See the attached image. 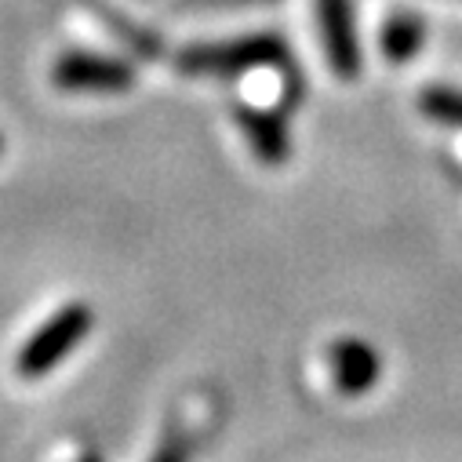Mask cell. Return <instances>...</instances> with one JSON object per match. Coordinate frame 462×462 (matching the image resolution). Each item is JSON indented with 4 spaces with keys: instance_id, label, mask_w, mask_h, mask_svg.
<instances>
[{
    "instance_id": "obj_4",
    "label": "cell",
    "mask_w": 462,
    "mask_h": 462,
    "mask_svg": "<svg viewBox=\"0 0 462 462\" xmlns=\"http://www.w3.org/2000/svg\"><path fill=\"white\" fill-rule=\"evenodd\" d=\"M320 15V37L328 62L338 80H357L361 73V44H357V23H354V0H317Z\"/></svg>"
},
{
    "instance_id": "obj_7",
    "label": "cell",
    "mask_w": 462,
    "mask_h": 462,
    "mask_svg": "<svg viewBox=\"0 0 462 462\" xmlns=\"http://www.w3.org/2000/svg\"><path fill=\"white\" fill-rule=\"evenodd\" d=\"M426 41V23L415 12H393L383 26V55L390 62H408L422 51Z\"/></svg>"
},
{
    "instance_id": "obj_3",
    "label": "cell",
    "mask_w": 462,
    "mask_h": 462,
    "mask_svg": "<svg viewBox=\"0 0 462 462\" xmlns=\"http://www.w3.org/2000/svg\"><path fill=\"white\" fill-rule=\"evenodd\" d=\"M51 80L66 91H128L135 84V73L128 62L113 55H95V51H66L55 62Z\"/></svg>"
},
{
    "instance_id": "obj_5",
    "label": "cell",
    "mask_w": 462,
    "mask_h": 462,
    "mask_svg": "<svg viewBox=\"0 0 462 462\" xmlns=\"http://www.w3.org/2000/svg\"><path fill=\"white\" fill-rule=\"evenodd\" d=\"M328 368H331L335 386H338L346 397L368 393V390L379 383V375H383L379 350H375L372 342H365V338H338V342H331Z\"/></svg>"
},
{
    "instance_id": "obj_12",
    "label": "cell",
    "mask_w": 462,
    "mask_h": 462,
    "mask_svg": "<svg viewBox=\"0 0 462 462\" xmlns=\"http://www.w3.org/2000/svg\"><path fill=\"white\" fill-rule=\"evenodd\" d=\"M0 153H5V139H0Z\"/></svg>"
},
{
    "instance_id": "obj_9",
    "label": "cell",
    "mask_w": 462,
    "mask_h": 462,
    "mask_svg": "<svg viewBox=\"0 0 462 462\" xmlns=\"http://www.w3.org/2000/svg\"><path fill=\"white\" fill-rule=\"evenodd\" d=\"M150 462H189V444H186L179 433H168V437L161 440V448L153 451Z\"/></svg>"
},
{
    "instance_id": "obj_10",
    "label": "cell",
    "mask_w": 462,
    "mask_h": 462,
    "mask_svg": "<svg viewBox=\"0 0 462 462\" xmlns=\"http://www.w3.org/2000/svg\"><path fill=\"white\" fill-rule=\"evenodd\" d=\"M189 5H237V0H189Z\"/></svg>"
},
{
    "instance_id": "obj_1",
    "label": "cell",
    "mask_w": 462,
    "mask_h": 462,
    "mask_svg": "<svg viewBox=\"0 0 462 462\" xmlns=\"http://www.w3.org/2000/svg\"><path fill=\"white\" fill-rule=\"evenodd\" d=\"M284 41L273 33H252V37H234V41H215V44H197L179 55V69L189 77H241L263 66L284 62Z\"/></svg>"
},
{
    "instance_id": "obj_2",
    "label": "cell",
    "mask_w": 462,
    "mask_h": 462,
    "mask_svg": "<svg viewBox=\"0 0 462 462\" xmlns=\"http://www.w3.org/2000/svg\"><path fill=\"white\" fill-rule=\"evenodd\" d=\"M91 306L88 302H69V306H62L48 324H41L33 335H30V342L19 350V361H15V368H19V375L23 379H41V375H48V372H55L77 346L88 338V331H91Z\"/></svg>"
},
{
    "instance_id": "obj_8",
    "label": "cell",
    "mask_w": 462,
    "mask_h": 462,
    "mask_svg": "<svg viewBox=\"0 0 462 462\" xmlns=\"http://www.w3.org/2000/svg\"><path fill=\"white\" fill-rule=\"evenodd\" d=\"M419 109L448 128H462V91L458 88H448V84L426 88L419 95Z\"/></svg>"
},
{
    "instance_id": "obj_11",
    "label": "cell",
    "mask_w": 462,
    "mask_h": 462,
    "mask_svg": "<svg viewBox=\"0 0 462 462\" xmlns=\"http://www.w3.org/2000/svg\"><path fill=\"white\" fill-rule=\"evenodd\" d=\"M77 462H102L98 455H84V458H77Z\"/></svg>"
},
{
    "instance_id": "obj_6",
    "label": "cell",
    "mask_w": 462,
    "mask_h": 462,
    "mask_svg": "<svg viewBox=\"0 0 462 462\" xmlns=\"http://www.w3.org/2000/svg\"><path fill=\"white\" fill-rule=\"evenodd\" d=\"M237 125H241L245 139L252 143V150L259 153L263 164L277 168V164L288 161V153H291V139H288V128H284V121L277 117V113L241 106V109H237Z\"/></svg>"
}]
</instances>
